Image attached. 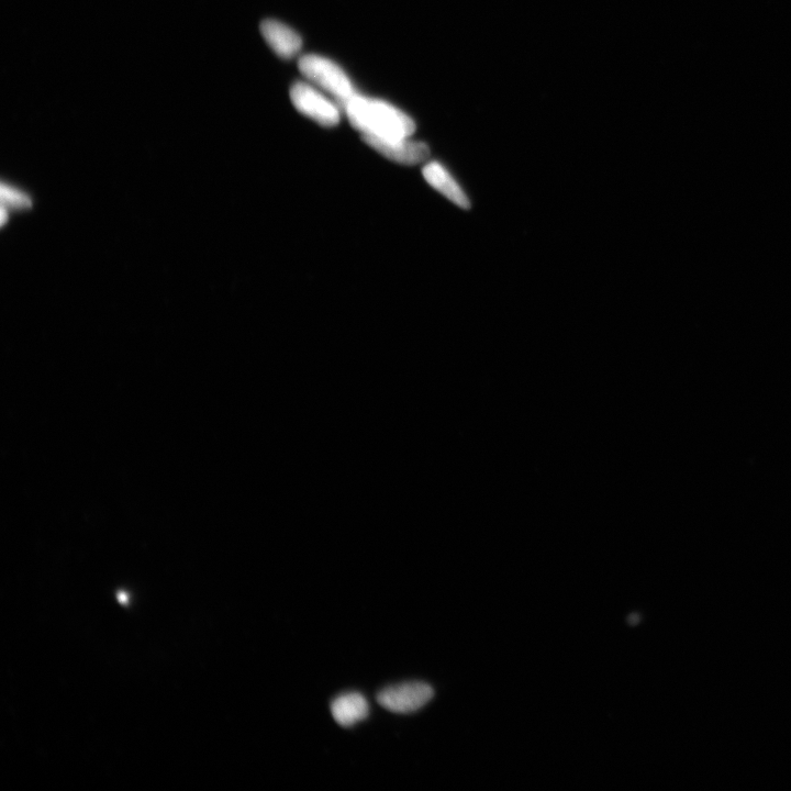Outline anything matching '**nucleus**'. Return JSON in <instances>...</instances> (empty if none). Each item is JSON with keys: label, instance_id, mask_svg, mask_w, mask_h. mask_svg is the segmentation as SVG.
I'll list each match as a JSON object with an SVG mask.
<instances>
[{"label": "nucleus", "instance_id": "nucleus-1", "mask_svg": "<svg viewBox=\"0 0 791 791\" xmlns=\"http://www.w3.org/2000/svg\"><path fill=\"white\" fill-rule=\"evenodd\" d=\"M340 105L343 106L350 124L362 136L409 138L416 131L414 120L382 100L354 94Z\"/></svg>", "mask_w": 791, "mask_h": 791}, {"label": "nucleus", "instance_id": "nucleus-2", "mask_svg": "<svg viewBox=\"0 0 791 791\" xmlns=\"http://www.w3.org/2000/svg\"><path fill=\"white\" fill-rule=\"evenodd\" d=\"M298 68L311 84L336 97L340 104L355 94L348 75L327 58L305 55L299 60Z\"/></svg>", "mask_w": 791, "mask_h": 791}, {"label": "nucleus", "instance_id": "nucleus-3", "mask_svg": "<svg viewBox=\"0 0 791 791\" xmlns=\"http://www.w3.org/2000/svg\"><path fill=\"white\" fill-rule=\"evenodd\" d=\"M291 99L300 114L317 122L325 128L339 125L340 110L329 98L323 95L318 87L304 82L292 86Z\"/></svg>", "mask_w": 791, "mask_h": 791}, {"label": "nucleus", "instance_id": "nucleus-4", "mask_svg": "<svg viewBox=\"0 0 791 791\" xmlns=\"http://www.w3.org/2000/svg\"><path fill=\"white\" fill-rule=\"evenodd\" d=\"M434 697L433 688L421 682L387 687L377 694L383 708L394 713H411L425 707Z\"/></svg>", "mask_w": 791, "mask_h": 791}, {"label": "nucleus", "instance_id": "nucleus-5", "mask_svg": "<svg viewBox=\"0 0 791 791\" xmlns=\"http://www.w3.org/2000/svg\"><path fill=\"white\" fill-rule=\"evenodd\" d=\"M363 141L388 160L403 165H417L425 162L430 155L426 143L411 141L409 138H377L362 136Z\"/></svg>", "mask_w": 791, "mask_h": 791}, {"label": "nucleus", "instance_id": "nucleus-6", "mask_svg": "<svg viewBox=\"0 0 791 791\" xmlns=\"http://www.w3.org/2000/svg\"><path fill=\"white\" fill-rule=\"evenodd\" d=\"M261 33L266 43L281 59H293L302 50V38L295 30L280 21H263Z\"/></svg>", "mask_w": 791, "mask_h": 791}, {"label": "nucleus", "instance_id": "nucleus-7", "mask_svg": "<svg viewBox=\"0 0 791 791\" xmlns=\"http://www.w3.org/2000/svg\"><path fill=\"white\" fill-rule=\"evenodd\" d=\"M423 177L436 191L462 209L471 208V200L451 173L438 162H430L423 167Z\"/></svg>", "mask_w": 791, "mask_h": 791}, {"label": "nucleus", "instance_id": "nucleus-8", "mask_svg": "<svg viewBox=\"0 0 791 791\" xmlns=\"http://www.w3.org/2000/svg\"><path fill=\"white\" fill-rule=\"evenodd\" d=\"M331 713L341 727L351 728L370 715L366 698L359 693L344 694L332 701Z\"/></svg>", "mask_w": 791, "mask_h": 791}, {"label": "nucleus", "instance_id": "nucleus-9", "mask_svg": "<svg viewBox=\"0 0 791 791\" xmlns=\"http://www.w3.org/2000/svg\"><path fill=\"white\" fill-rule=\"evenodd\" d=\"M2 199L3 205L11 208L26 209L31 206V199L27 195L5 184L2 186Z\"/></svg>", "mask_w": 791, "mask_h": 791}, {"label": "nucleus", "instance_id": "nucleus-10", "mask_svg": "<svg viewBox=\"0 0 791 791\" xmlns=\"http://www.w3.org/2000/svg\"><path fill=\"white\" fill-rule=\"evenodd\" d=\"M0 220H2V224L3 225L7 221V211H6L5 207H3V209H2V219H0Z\"/></svg>", "mask_w": 791, "mask_h": 791}]
</instances>
